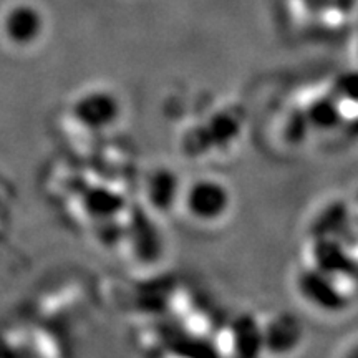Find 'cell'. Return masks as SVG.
Here are the masks:
<instances>
[{"label":"cell","mask_w":358,"mask_h":358,"mask_svg":"<svg viewBox=\"0 0 358 358\" xmlns=\"http://www.w3.org/2000/svg\"><path fill=\"white\" fill-rule=\"evenodd\" d=\"M6 29L8 37L15 42L29 43L37 37L42 30V20L38 13L30 7H17L8 13Z\"/></svg>","instance_id":"obj_2"},{"label":"cell","mask_w":358,"mask_h":358,"mask_svg":"<svg viewBox=\"0 0 358 358\" xmlns=\"http://www.w3.org/2000/svg\"><path fill=\"white\" fill-rule=\"evenodd\" d=\"M179 204L191 221L211 226L227 217L232 206L229 186L217 178L201 176L181 187Z\"/></svg>","instance_id":"obj_1"},{"label":"cell","mask_w":358,"mask_h":358,"mask_svg":"<svg viewBox=\"0 0 358 358\" xmlns=\"http://www.w3.org/2000/svg\"><path fill=\"white\" fill-rule=\"evenodd\" d=\"M347 358H358V343L347 353Z\"/></svg>","instance_id":"obj_3"}]
</instances>
